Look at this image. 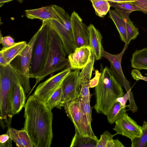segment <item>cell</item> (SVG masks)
I'll list each match as a JSON object with an SVG mask.
<instances>
[{
    "mask_svg": "<svg viewBox=\"0 0 147 147\" xmlns=\"http://www.w3.org/2000/svg\"><path fill=\"white\" fill-rule=\"evenodd\" d=\"M19 81L18 73L10 64L5 66L0 65V121L3 129L11 125L13 115L12 95L15 84Z\"/></svg>",
    "mask_w": 147,
    "mask_h": 147,
    "instance_id": "obj_3",
    "label": "cell"
},
{
    "mask_svg": "<svg viewBox=\"0 0 147 147\" xmlns=\"http://www.w3.org/2000/svg\"><path fill=\"white\" fill-rule=\"evenodd\" d=\"M79 69L71 71L63 82V94L61 102L57 107L60 108L65 104L80 98Z\"/></svg>",
    "mask_w": 147,
    "mask_h": 147,
    "instance_id": "obj_9",
    "label": "cell"
},
{
    "mask_svg": "<svg viewBox=\"0 0 147 147\" xmlns=\"http://www.w3.org/2000/svg\"><path fill=\"white\" fill-rule=\"evenodd\" d=\"M95 60L94 55L92 51L89 61L82 69L80 74L79 79L80 89V98H83L92 96L90 92L89 84Z\"/></svg>",
    "mask_w": 147,
    "mask_h": 147,
    "instance_id": "obj_15",
    "label": "cell"
},
{
    "mask_svg": "<svg viewBox=\"0 0 147 147\" xmlns=\"http://www.w3.org/2000/svg\"><path fill=\"white\" fill-rule=\"evenodd\" d=\"M101 75V73L98 70L95 71V75L92 79H90L89 82V88H93L96 87L98 84Z\"/></svg>",
    "mask_w": 147,
    "mask_h": 147,
    "instance_id": "obj_36",
    "label": "cell"
},
{
    "mask_svg": "<svg viewBox=\"0 0 147 147\" xmlns=\"http://www.w3.org/2000/svg\"><path fill=\"white\" fill-rule=\"evenodd\" d=\"M55 31L61 38L67 54L73 52L76 48L73 34L69 32L58 20L50 19L44 20Z\"/></svg>",
    "mask_w": 147,
    "mask_h": 147,
    "instance_id": "obj_12",
    "label": "cell"
},
{
    "mask_svg": "<svg viewBox=\"0 0 147 147\" xmlns=\"http://www.w3.org/2000/svg\"><path fill=\"white\" fill-rule=\"evenodd\" d=\"M125 22L128 35L131 40L135 39L139 34L138 29L135 26L129 17Z\"/></svg>",
    "mask_w": 147,
    "mask_h": 147,
    "instance_id": "obj_31",
    "label": "cell"
},
{
    "mask_svg": "<svg viewBox=\"0 0 147 147\" xmlns=\"http://www.w3.org/2000/svg\"><path fill=\"white\" fill-rule=\"evenodd\" d=\"M95 94L94 109L97 113L106 116L116 100L124 95L122 86L107 67L102 70L99 83L95 88Z\"/></svg>",
    "mask_w": 147,
    "mask_h": 147,
    "instance_id": "obj_2",
    "label": "cell"
},
{
    "mask_svg": "<svg viewBox=\"0 0 147 147\" xmlns=\"http://www.w3.org/2000/svg\"><path fill=\"white\" fill-rule=\"evenodd\" d=\"M67 116L73 123L75 130L80 134L86 135L79 104V98L65 104L63 106Z\"/></svg>",
    "mask_w": 147,
    "mask_h": 147,
    "instance_id": "obj_14",
    "label": "cell"
},
{
    "mask_svg": "<svg viewBox=\"0 0 147 147\" xmlns=\"http://www.w3.org/2000/svg\"><path fill=\"white\" fill-rule=\"evenodd\" d=\"M8 64L5 57L1 53H0V65L5 66Z\"/></svg>",
    "mask_w": 147,
    "mask_h": 147,
    "instance_id": "obj_39",
    "label": "cell"
},
{
    "mask_svg": "<svg viewBox=\"0 0 147 147\" xmlns=\"http://www.w3.org/2000/svg\"><path fill=\"white\" fill-rule=\"evenodd\" d=\"M109 3L111 6L114 7L117 11L125 21L129 17L130 14L133 11H142L140 9L130 3H116L110 2Z\"/></svg>",
    "mask_w": 147,
    "mask_h": 147,
    "instance_id": "obj_25",
    "label": "cell"
},
{
    "mask_svg": "<svg viewBox=\"0 0 147 147\" xmlns=\"http://www.w3.org/2000/svg\"><path fill=\"white\" fill-rule=\"evenodd\" d=\"M131 62L134 68L147 70V48L136 50L132 54Z\"/></svg>",
    "mask_w": 147,
    "mask_h": 147,
    "instance_id": "obj_23",
    "label": "cell"
},
{
    "mask_svg": "<svg viewBox=\"0 0 147 147\" xmlns=\"http://www.w3.org/2000/svg\"><path fill=\"white\" fill-rule=\"evenodd\" d=\"M123 144L118 139L109 141L107 143L106 147H125Z\"/></svg>",
    "mask_w": 147,
    "mask_h": 147,
    "instance_id": "obj_38",
    "label": "cell"
},
{
    "mask_svg": "<svg viewBox=\"0 0 147 147\" xmlns=\"http://www.w3.org/2000/svg\"><path fill=\"white\" fill-rule=\"evenodd\" d=\"M12 141L7 133L1 135L0 136V147H11Z\"/></svg>",
    "mask_w": 147,
    "mask_h": 147,
    "instance_id": "obj_34",
    "label": "cell"
},
{
    "mask_svg": "<svg viewBox=\"0 0 147 147\" xmlns=\"http://www.w3.org/2000/svg\"><path fill=\"white\" fill-rule=\"evenodd\" d=\"M142 130V136L131 141V147H147V122H144Z\"/></svg>",
    "mask_w": 147,
    "mask_h": 147,
    "instance_id": "obj_30",
    "label": "cell"
},
{
    "mask_svg": "<svg viewBox=\"0 0 147 147\" xmlns=\"http://www.w3.org/2000/svg\"><path fill=\"white\" fill-rule=\"evenodd\" d=\"M66 54L61 38L50 26L48 54L43 68L36 79V84L47 76L69 67Z\"/></svg>",
    "mask_w": 147,
    "mask_h": 147,
    "instance_id": "obj_4",
    "label": "cell"
},
{
    "mask_svg": "<svg viewBox=\"0 0 147 147\" xmlns=\"http://www.w3.org/2000/svg\"><path fill=\"white\" fill-rule=\"evenodd\" d=\"M39 32V30L31 38L21 53L10 64L18 73L22 84L26 93L31 90L29 70L33 47Z\"/></svg>",
    "mask_w": 147,
    "mask_h": 147,
    "instance_id": "obj_6",
    "label": "cell"
},
{
    "mask_svg": "<svg viewBox=\"0 0 147 147\" xmlns=\"http://www.w3.org/2000/svg\"><path fill=\"white\" fill-rule=\"evenodd\" d=\"M51 5L56 14L58 21L69 32L73 34L71 16L61 7L55 5Z\"/></svg>",
    "mask_w": 147,
    "mask_h": 147,
    "instance_id": "obj_27",
    "label": "cell"
},
{
    "mask_svg": "<svg viewBox=\"0 0 147 147\" xmlns=\"http://www.w3.org/2000/svg\"><path fill=\"white\" fill-rule=\"evenodd\" d=\"M50 29V25L42 21L32 48L29 70L30 78L36 79L43 68L49 49Z\"/></svg>",
    "mask_w": 147,
    "mask_h": 147,
    "instance_id": "obj_5",
    "label": "cell"
},
{
    "mask_svg": "<svg viewBox=\"0 0 147 147\" xmlns=\"http://www.w3.org/2000/svg\"><path fill=\"white\" fill-rule=\"evenodd\" d=\"M0 43L3 48H7L13 45L15 43L14 39L11 36H2L1 33H0Z\"/></svg>",
    "mask_w": 147,
    "mask_h": 147,
    "instance_id": "obj_33",
    "label": "cell"
},
{
    "mask_svg": "<svg viewBox=\"0 0 147 147\" xmlns=\"http://www.w3.org/2000/svg\"><path fill=\"white\" fill-rule=\"evenodd\" d=\"M63 82L45 102L47 107L51 110L55 107H57L61 102L63 94Z\"/></svg>",
    "mask_w": 147,
    "mask_h": 147,
    "instance_id": "obj_29",
    "label": "cell"
},
{
    "mask_svg": "<svg viewBox=\"0 0 147 147\" xmlns=\"http://www.w3.org/2000/svg\"><path fill=\"white\" fill-rule=\"evenodd\" d=\"M71 70L68 67L40 84L33 95L45 102L71 71Z\"/></svg>",
    "mask_w": 147,
    "mask_h": 147,
    "instance_id": "obj_8",
    "label": "cell"
},
{
    "mask_svg": "<svg viewBox=\"0 0 147 147\" xmlns=\"http://www.w3.org/2000/svg\"><path fill=\"white\" fill-rule=\"evenodd\" d=\"M127 47L128 45L125 44L121 52L115 55L110 53L104 50L102 52V57L109 61L110 64V69L118 82L125 88L127 92L129 94V103L133 104L135 102L131 90L130 83L125 77L121 65L123 56Z\"/></svg>",
    "mask_w": 147,
    "mask_h": 147,
    "instance_id": "obj_7",
    "label": "cell"
},
{
    "mask_svg": "<svg viewBox=\"0 0 147 147\" xmlns=\"http://www.w3.org/2000/svg\"><path fill=\"white\" fill-rule=\"evenodd\" d=\"M96 15L103 18L110 10L111 6L108 1L105 0H91Z\"/></svg>",
    "mask_w": 147,
    "mask_h": 147,
    "instance_id": "obj_28",
    "label": "cell"
},
{
    "mask_svg": "<svg viewBox=\"0 0 147 147\" xmlns=\"http://www.w3.org/2000/svg\"><path fill=\"white\" fill-rule=\"evenodd\" d=\"M90 99L79 98V104L83 124L86 136L98 139L95 135L91 127L92 121V108L90 105Z\"/></svg>",
    "mask_w": 147,
    "mask_h": 147,
    "instance_id": "obj_16",
    "label": "cell"
},
{
    "mask_svg": "<svg viewBox=\"0 0 147 147\" xmlns=\"http://www.w3.org/2000/svg\"><path fill=\"white\" fill-rule=\"evenodd\" d=\"M7 134L16 144L20 147H33L30 137L26 130L23 129L18 130L9 128Z\"/></svg>",
    "mask_w": 147,
    "mask_h": 147,
    "instance_id": "obj_21",
    "label": "cell"
},
{
    "mask_svg": "<svg viewBox=\"0 0 147 147\" xmlns=\"http://www.w3.org/2000/svg\"><path fill=\"white\" fill-rule=\"evenodd\" d=\"M89 32V46L96 60L101 59L104 50L102 41V37L100 32L94 26L90 24L88 26Z\"/></svg>",
    "mask_w": 147,
    "mask_h": 147,
    "instance_id": "obj_17",
    "label": "cell"
},
{
    "mask_svg": "<svg viewBox=\"0 0 147 147\" xmlns=\"http://www.w3.org/2000/svg\"><path fill=\"white\" fill-rule=\"evenodd\" d=\"M23 129L28 133L33 147H50L53 137L51 110L33 95L24 106Z\"/></svg>",
    "mask_w": 147,
    "mask_h": 147,
    "instance_id": "obj_1",
    "label": "cell"
},
{
    "mask_svg": "<svg viewBox=\"0 0 147 147\" xmlns=\"http://www.w3.org/2000/svg\"><path fill=\"white\" fill-rule=\"evenodd\" d=\"M25 12L26 17L30 19H39L42 21L53 19L58 21L51 5L34 9L26 10Z\"/></svg>",
    "mask_w": 147,
    "mask_h": 147,
    "instance_id": "obj_19",
    "label": "cell"
},
{
    "mask_svg": "<svg viewBox=\"0 0 147 147\" xmlns=\"http://www.w3.org/2000/svg\"><path fill=\"white\" fill-rule=\"evenodd\" d=\"M25 92L20 81L15 84L11 100L13 115L19 113L25 106L26 100Z\"/></svg>",
    "mask_w": 147,
    "mask_h": 147,
    "instance_id": "obj_18",
    "label": "cell"
},
{
    "mask_svg": "<svg viewBox=\"0 0 147 147\" xmlns=\"http://www.w3.org/2000/svg\"><path fill=\"white\" fill-rule=\"evenodd\" d=\"M13 0H0V5L1 7L5 3H8Z\"/></svg>",
    "mask_w": 147,
    "mask_h": 147,
    "instance_id": "obj_41",
    "label": "cell"
},
{
    "mask_svg": "<svg viewBox=\"0 0 147 147\" xmlns=\"http://www.w3.org/2000/svg\"><path fill=\"white\" fill-rule=\"evenodd\" d=\"M73 36L76 48L89 46V32L87 26L78 14L73 11L71 16Z\"/></svg>",
    "mask_w": 147,
    "mask_h": 147,
    "instance_id": "obj_11",
    "label": "cell"
},
{
    "mask_svg": "<svg viewBox=\"0 0 147 147\" xmlns=\"http://www.w3.org/2000/svg\"><path fill=\"white\" fill-rule=\"evenodd\" d=\"M109 12V17L115 24L121 40L128 45L131 39L127 34L125 21L116 10H110Z\"/></svg>",
    "mask_w": 147,
    "mask_h": 147,
    "instance_id": "obj_20",
    "label": "cell"
},
{
    "mask_svg": "<svg viewBox=\"0 0 147 147\" xmlns=\"http://www.w3.org/2000/svg\"><path fill=\"white\" fill-rule=\"evenodd\" d=\"M26 41L16 42L13 45L7 48H3L0 51L5 58L8 64L19 55L27 45Z\"/></svg>",
    "mask_w": 147,
    "mask_h": 147,
    "instance_id": "obj_22",
    "label": "cell"
},
{
    "mask_svg": "<svg viewBox=\"0 0 147 147\" xmlns=\"http://www.w3.org/2000/svg\"><path fill=\"white\" fill-rule=\"evenodd\" d=\"M133 0L134 2L131 3L140 9L144 13H147V0Z\"/></svg>",
    "mask_w": 147,
    "mask_h": 147,
    "instance_id": "obj_35",
    "label": "cell"
},
{
    "mask_svg": "<svg viewBox=\"0 0 147 147\" xmlns=\"http://www.w3.org/2000/svg\"><path fill=\"white\" fill-rule=\"evenodd\" d=\"M90 1L91 0H89ZM109 2L116 3H121L124 2H129V3H133L134 1L133 0H105Z\"/></svg>",
    "mask_w": 147,
    "mask_h": 147,
    "instance_id": "obj_40",
    "label": "cell"
},
{
    "mask_svg": "<svg viewBox=\"0 0 147 147\" xmlns=\"http://www.w3.org/2000/svg\"><path fill=\"white\" fill-rule=\"evenodd\" d=\"M128 106L122 105L119 101H116L107 116L108 122L112 124L126 113L125 108Z\"/></svg>",
    "mask_w": 147,
    "mask_h": 147,
    "instance_id": "obj_26",
    "label": "cell"
},
{
    "mask_svg": "<svg viewBox=\"0 0 147 147\" xmlns=\"http://www.w3.org/2000/svg\"><path fill=\"white\" fill-rule=\"evenodd\" d=\"M131 74L133 78L136 80H142L147 82V77L144 76L138 69H134L131 71Z\"/></svg>",
    "mask_w": 147,
    "mask_h": 147,
    "instance_id": "obj_37",
    "label": "cell"
},
{
    "mask_svg": "<svg viewBox=\"0 0 147 147\" xmlns=\"http://www.w3.org/2000/svg\"><path fill=\"white\" fill-rule=\"evenodd\" d=\"M116 135V134H112L108 131H105L100 135L96 147H106L107 142L113 139V137Z\"/></svg>",
    "mask_w": 147,
    "mask_h": 147,
    "instance_id": "obj_32",
    "label": "cell"
},
{
    "mask_svg": "<svg viewBox=\"0 0 147 147\" xmlns=\"http://www.w3.org/2000/svg\"><path fill=\"white\" fill-rule=\"evenodd\" d=\"M113 129L117 135L120 134L129 138L131 141L142 135V126L138 125L126 113L115 122Z\"/></svg>",
    "mask_w": 147,
    "mask_h": 147,
    "instance_id": "obj_10",
    "label": "cell"
},
{
    "mask_svg": "<svg viewBox=\"0 0 147 147\" xmlns=\"http://www.w3.org/2000/svg\"><path fill=\"white\" fill-rule=\"evenodd\" d=\"M73 137L70 147H96L98 141L96 139L86 135H81L77 130Z\"/></svg>",
    "mask_w": 147,
    "mask_h": 147,
    "instance_id": "obj_24",
    "label": "cell"
},
{
    "mask_svg": "<svg viewBox=\"0 0 147 147\" xmlns=\"http://www.w3.org/2000/svg\"><path fill=\"white\" fill-rule=\"evenodd\" d=\"M92 54L89 46L76 48L68 55V59L71 69H82L88 63Z\"/></svg>",
    "mask_w": 147,
    "mask_h": 147,
    "instance_id": "obj_13",
    "label": "cell"
}]
</instances>
